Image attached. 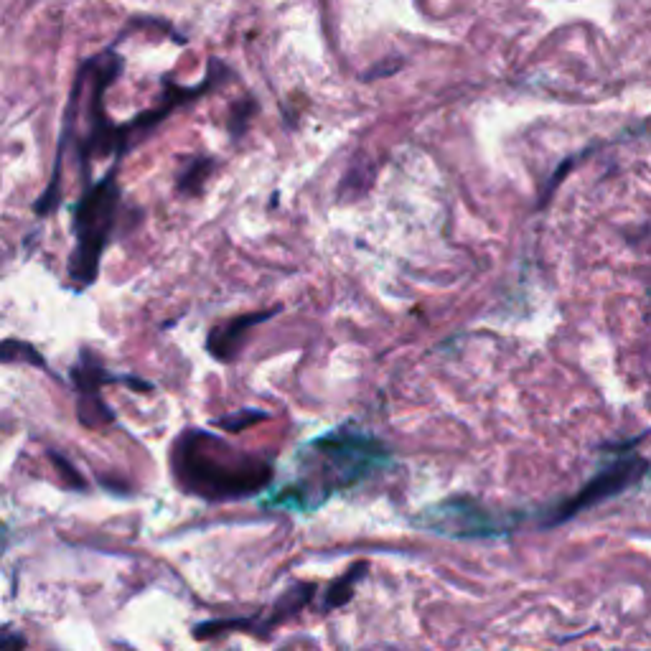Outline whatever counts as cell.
<instances>
[{
    "label": "cell",
    "instance_id": "8992f818",
    "mask_svg": "<svg viewBox=\"0 0 651 651\" xmlns=\"http://www.w3.org/2000/svg\"><path fill=\"white\" fill-rule=\"evenodd\" d=\"M644 471H646V463L636 461V458H624V461L611 463V466H606V471L598 473L596 479L590 481V484L585 486L573 501L562 504L557 517L550 519V524L565 522V519H570L573 514H578L580 509H588L593 507V504H598V501L608 499V496H616L618 491H624L626 486L634 484Z\"/></svg>",
    "mask_w": 651,
    "mask_h": 651
},
{
    "label": "cell",
    "instance_id": "ba28073f",
    "mask_svg": "<svg viewBox=\"0 0 651 651\" xmlns=\"http://www.w3.org/2000/svg\"><path fill=\"white\" fill-rule=\"evenodd\" d=\"M0 362H26L34 364V367L46 369V359L41 357L39 349L31 344H23V341H3V344H0Z\"/></svg>",
    "mask_w": 651,
    "mask_h": 651
},
{
    "label": "cell",
    "instance_id": "6da1fadb",
    "mask_svg": "<svg viewBox=\"0 0 651 651\" xmlns=\"http://www.w3.org/2000/svg\"><path fill=\"white\" fill-rule=\"evenodd\" d=\"M295 463L298 479L270 491L262 499V507L313 512L323 507L336 491L372 479L374 473L390 466L392 456L379 438L344 425L308 440Z\"/></svg>",
    "mask_w": 651,
    "mask_h": 651
},
{
    "label": "cell",
    "instance_id": "3957f363",
    "mask_svg": "<svg viewBox=\"0 0 651 651\" xmlns=\"http://www.w3.org/2000/svg\"><path fill=\"white\" fill-rule=\"evenodd\" d=\"M120 204L117 166L107 171L100 184L84 191L79 204H74V252L69 255V275L79 290L90 288L100 273V260L110 245L115 212Z\"/></svg>",
    "mask_w": 651,
    "mask_h": 651
},
{
    "label": "cell",
    "instance_id": "30bf717a",
    "mask_svg": "<svg viewBox=\"0 0 651 651\" xmlns=\"http://www.w3.org/2000/svg\"><path fill=\"white\" fill-rule=\"evenodd\" d=\"M257 420H268V415H265V412H255V410H240V412H232V415H227V418L217 420V425H222V428H227V430H242V428H247L250 423H257Z\"/></svg>",
    "mask_w": 651,
    "mask_h": 651
},
{
    "label": "cell",
    "instance_id": "8fae6325",
    "mask_svg": "<svg viewBox=\"0 0 651 651\" xmlns=\"http://www.w3.org/2000/svg\"><path fill=\"white\" fill-rule=\"evenodd\" d=\"M6 527H3V524H0V555H3V547H6Z\"/></svg>",
    "mask_w": 651,
    "mask_h": 651
},
{
    "label": "cell",
    "instance_id": "9c48e42d",
    "mask_svg": "<svg viewBox=\"0 0 651 651\" xmlns=\"http://www.w3.org/2000/svg\"><path fill=\"white\" fill-rule=\"evenodd\" d=\"M364 573H367V565L362 562V565H357V568H351V573L344 575L339 583L331 585L329 596H326V606L329 608L344 606V603L351 598V593H354V583H357L359 578H364Z\"/></svg>",
    "mask_w": 651,
    "mask_h": 651
},
{
    "label": "cell",
    "instance_id": "7a4b0ae2",
    "mask_svg": "<svg viewBox=\"0 0 651 651\" xmlns=\"http://www.w3.org/2000/svg\"><path fill=\"white\" fill-rule=\"evenodd\" d=\"M173 476L189 494L209 501L245 499L273 479V463L237 451L206 430H186L171 453Z\"/></svg>",
    "mask_w": 651,
    "mask_h": 651
},
{
    "label": "cell",
    "instance_id": "52a82bcc",
    "mask_svg": "<svg viewBox=\"0 0 651 651\" xmlns=\"http://www.w3.org/2000/svg\"><path fill=\"white\" fill-rule=\"evenodd\" d=\"M270 316H275V311L247 313V316L232 318V321L224 323V326H217V329L209 334V351H212L217 359H222V362H229V359L237 357V351H240V344L247 331H250L255 323L268 321Z\"/></svg>",
    "mask_w": 651,
    "mask_h": 651
},
{
    "label": "cell",
    "instance_id": "277c9868",
    "mask_svg": "<svg viewBox=\"0 0 651 651\" xmlns=\"http://www.w3.org/2000/svg\"><path fill=\"white\" fill-rule=\"evenodd\" d=\"M412 524L425 532L443 537H456V540H468V537H489L501 535L512 527V519H501L484 509L479 501L468 496H453V499L438 501L433 507L423 509Z\"/></svg>",
    "mask_w": 651,
    "mask_h": 651
},
{
    "label": "cell",
    "instance_id": "5b68a950",
    "mask_svg": "<svg viewBox=\"0 0 651 651\" xmlns=\"http://www.w3.org/2000/svg\"><path fill=\"white\" fill-rule=\"evenodd\" d=\"M72 379L77 384L79 392V420L90 428H97L102 423H112V412L107 410L105 402L100 400V384L107 382H128V384H140V387H151L145 382H135V379L115 377V374H107L102 369V364L97 362V357L92 351H82V362L72 369Z\"/></svg>",
    "mask_w": 651,
    "mask_h": 651
}]
</instances>
